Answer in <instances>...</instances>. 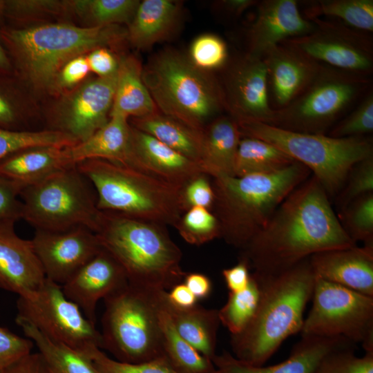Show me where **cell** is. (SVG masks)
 <instances>
[{
    "mask_svg": "<svg viewBox=\"0 0 373 373\" xmlns=\"http://www.w3.org/2000/svg\"><path fill=\"white\" fill-rule=\"evenodd\" d=\"M373 131V92L370 89L356 107L336 123L327 135L337 138L363 137Z\"/></svg>",
    "mask_w": 373,
    "mask_h": 373,
    "instance_id": "7bdbcfd3",
    "label": "cell"
},
{
    "mask_svg": "<svg viewBox=\"0 0 373 373\" xmlns=\"http://www.w3.org/2000/svg\"><path fill=\"white\" fill-rule=\"evenodd\" d=\"M163 291L128 283L105 298L102 349L128 363L164 356L159 318Z\"/></svg>",
    "mask_w": 373,
    "mask_h": 373,
    "instance_id": "9c48e42d",
    "label": "cell"
},
{
    "mask_svg": "<svg viewBox=\"0 0 373 373\" xmlns=\"http://www.w3.org/2000/svg\"><path fill=\"white\" fill-rule=\"evenodd\" d=\"M296 0H263L256 4V18L247 32V55L262 59L283 42L300 37L315 28L305 18Z\"/></svg>",
    "mask_w": 373,
    "mask_h": 373,
    "instance_id": "ac0fdd59",
    "label": "cell"
},
{
    "mask_svg": "<svg viewBox=\"0 0 373 373\" xmlns=\"http://www.w3.org/2000/svg\"><path fill=\"white\" fill-rule=\"evenodd\" d=\"M128 283L122 266L102 247L61 288L65 296L75 303L84 315L95 325L98 302Z\"/></svg>",
    "mask_w": 373,
    "mask_h": 373,
    "instance_id": "44dd1931",
    "label": "cell"
},
{
    "mask_svg": "<svg viewBox=\"0 0 373 373\" xmlns=\"http://www.w3.org/2000/svg\"><path fill=\"white\" fill-rule=\"evenodd\" d=\"M131 149V124L128 119L111 116L108 122L87 140L67 148L70 162L104 160L127 165Z\"/></svg>",
    "mask_w": 373,
    "mask_h": 373,
    "instance_id": "4316f807",
    "label": "cell"
},
{
    "mask_svg": "<svg viewBox=\"0 0 373 373\" xmlns=\"http://www.w3.org/2000/svg\"><path fill=\"white\" fill-rule=\"evenodd\" d=\"M182 282L198 300L207 298L211 293V280L204 274L186 273Z\"/></svg>",
    "mask_w": 373,
    "mask_h": 373,
    "instance_id": "9f6ffc18",
    "label": "cell"
},
{
    "mask_svg": "<svg viewBox=\"0 0 373 373\" xmlns=\"http://www.w3.org/2000/svg\"><path fill=\"white\" fill-rule=\"evenodd\" d=\"M308 19L333 18L356 30L373 32L372 0H313L304 1Z\"/></svg>",
    "mask_w": 373,
    "mask_h": 373,
    "instance_id": "e575fe53",
    "label": "cell"
},
{
    "mask_svg": "<svg viewBox=\"0 0 373 373\" xmlns=\"http://www.w3.org/2000/svg\"><path fill=\"white\" fill-rule=\"evenodd\" d=\"M16 222H0V288L30 298L46 278L31 240L18 236Z\"/></svg>",
    "mask_w": 373,
    "mask_h": 373,
    "instance_id": "d6986e66",
    "label": "cell"
},
{
    "mask_svg": "<svg viewBox=\"0 0 373 373\" xmlns=\"http://www.w3.org/2000/svg\"><path fill=\"white\" fill-rule=\"evenodd\" d=\"M355 245L325 190L312 175L285 198L266 225L240 250V258L254 272L271 274L318 252Z\"/></svg>",
    "mask_w": 373,
    "mask_h": 373,
    "instance_id": "6da1fadb",
    "label": "cell"
},
{
    "mask_svg": "<svg viewBox=\"0 0 373 373\" xmlns=\"http://www.w3.org/2000/svg\"><path fill=\"white\" fill-rule=\"evenodd\" d=\"M127 166L182 189L192 179L204 173L198 162L131 125Z\"/></svg>",
    "mask_w": 373,
    "mask_h": 373,
    "instance_id": "7402d4cb",
    "label": "cell"
},
{
    "mask_svg": "<svg viewBox=\"0 0 373 373\" xmlns=\"http://www.w3.org/2000/svg\"><path fill=\"white\" fill-rule=\"evenodd\" d=\"M67 148L38 147L14 153L0 160V175L23 187L68 166L75 165Z\"/></svg>",
    "mask_w": 373,
    "mask_h": 373,
    "instance_id": "f546056e",
    "label": "cell"
},
{
    "mask_svg": "<svg viewBox=\"0 0 373 373\" xmlns=\"http://www.w3.org/2000/svg\"><path fill=\"white\" fill-rule=\"evenodd\" d=\"M249 270L247 262L240 258L236 265L222 270V275L229 292H239L247 287L251 274Z\"/></svg>",
    "mask_w": 373,
    "mask_h": 373,
    "instance_id": "f5cc1de1",
    "label": "cell"
},
{
    "mask_svg": "<svg viewBox=\"0 0 373 373\" xmlns=\"http://www.w3.org/2000/svg\"><path fill=\"white\" fill-rule=\"evenodd\" d=\"M6 12V1L0 0V22H1L5 17Z\"/></svg>",
    "mask_w": 373,
    "mask_h": 373,
    "instance_id": "94428289",
    "label": "cell"
},
{
    "mask_svg": "<svg viewBox=\"0 0 373 373\" xmlns=\"http://www.w3.org/2000/svg\"><path fill=\"white\" fill-rule=\"evenodd\" d=\"M254 274L260 288L256 312L242 332L231 336L230 343L236 358L261 366L286 338L301 332L316 276L309 258L276 273Z\"/></svg>",
    "mask_w": 373,
    "mask_h": 373,
    "instance_id": "7a4b0ae2",
    "label": "cell"
},
{
    "mask_svg": "<svg viewBox=\"0 0 373 373\" xmlns=\"http://www.w3.org/2000/svg\"><path fill=\"white\" fill-rule=\"evenodd\" d=\"M167 302L180 309H189L197 305V298L192 294L183 282L173 286L166 291Z\"/></svg>",
    "mask_w": 373,
    "mask_h": 373,
    "instance_id": "11a10c76",
    "label": "cell"
},
{
    "mask_svg": "<svg viewBox=\"0 0 373 373\" xmlns=\"http://www.w3.org/2000/svg\"><path fill=\"white\" fill-rule=\"evenodd\" d=\"M309 262L316 278L373 297V246L325 250Z\"/></svg>",
    "mask_w": 373,
    "mask_h": 373,
    "instance_id": "cb8c5ba5",
    "label": "cell"
},
{
    "mask_svg": "<svg viewBox=\"0 0 373 373\" xmlns=\"http://www.w3.org/2000/svg\"><path fill=\"white\" fill-rule=\"evenodd\" d=\"M76 166L93 186L100 211L173 227L186 211L182 189L139 169L99 159Z\"/></svg>",
    "mask_w": 373,
    "mask_h": 373,
    "instance_id": "8992f818",
    "label": "cell"
},
{
    "mask_svg": "<svg viewBox=\"0 0 373 373\" xmlns=\"http://www.w3.org/2000/svg\"><path fill=\"white\" fill-rule=\"evenodd\" d=\"M130 124L200 164L203 131L192 128L159 111L131 118Z\"/></svg>",
    "mask_w": 373,
    "mask_h": 373,
    "instance_id": "4dcf8cb0",
    "label": "cell"
},
{
    "mask_svg": "<svg viewBox=\"0 0 373 373\" xmlns=\"http://www.w3.org/2000/svg\"><path fill=\"white\" fill-rule=\"evenodd\" d=\"M355 343L343 337L302 335L286 360L270 366L252 365L224 351L213 358V373H313L325 355Z\"/></svg>",
    "mask_w": 373,
    "mask_h": 373,
    "instance_id": "603a6c76",
    "label": "cell"
},
{
    "mask_svg": "<svg viewBox=\"0 0 373 373\" xmlns=\"http://www.w3.org/2000/svg\"><path fill=\"white\" fill-rule=\"evenodd\" d=\"M142 79L157 109L199 131L225 111L220 81L173 49L154 55Z\"/></svg>",
    "mask_w": 373,
    "mask_h": 373,
    "instance_id": "52a82bcc",
    "label": "cell"
},
{
    "mask_svg": "<svg viewBox=\"0 0 373 373\" xmlns=\"http://www.w3.org/2000/svg\"><path fill=\"white\" fill-rule=\"evenodd\" d=\"M355 345L334 350L325 355L313 373H373V352L362 357L354 354Z\"/></svg>",
    "mask_w": 373,
    "mask_h": 373,
    "instance_id": "60d3db41",
    "label": "cell"
},
{
    "mask_svg": "<svg viewBox=\"0 0 373 373\" xmlns=\"http://www.w3.org/2000/svg\"><path fill=\"white\" fill-rule=\"evenodd\" d=\"M17 119L15 103L10 95L0 88V128L17 131L15 128Z\"/></svg>",
    "mask_w": 373,
    "mask_h": 373,
    "instance_id": "6f0895ef",
    "label": "cell"
},
{
    "mask_svg": "<svg viewBox=\"0 0 373 373\" xmlns=\"http://www.w3.org/2000/svg\"><path fill=\"white\" fill-rule=\"evenodd\" d=\"M16 318L30 323L50 339L89 355L102 350V336L95 325L64 294L61 286L46 278L30 298L19 297Z\"/></svg>",
    "mask_w": 373,
    "mask_h": 373,
    "instance_id": "4fadbf2b",
    "label": "cell"
},
{
    "mask_svg": "<svg viewBox=\"0 0 373 373\" xmlns=\"http://www.w3.org/2000/svg\"><path fill=\"white\" fill-rule=\"evenodd\" d=\"M293 159L273 144L251 137H242L234 164V175L265 174L284 169Z\"/></svg>",
    "mask_w": 373,
    "mask_h": 373,
    "instance_id": "836d02e7",
    "label": "cell"
},
{
    "mask_svg": "<svg viewBox=\"0 0 373 373\" xmlns=\"http://www.w3.org/2000/svg\"><path fill=\"white\" fill-rule=\"evenodd\" d=\"M88 63L85 55L72 59L60 70L56 88H65L75 86L83 80L90 72Z\"/></svg>",
    "mask_w": 373,
    "mask_h": 373,
    "instance_id": "f907efd6",
    "label": "cell"
},
{
    "mask_svg": "<svg viewBox=\"0 0 373 373\" xmlns=\"http://www.w3.org/2000/svg\"><path fill=\"white\" fill-rule=\"evenodd\" d=\"M219 80L225 111L237 122L256 121L269 124L274 110L269 99L267 74L262 59L247 53L228 60Z\"/></svg>",
    "mask_w": 373,
    "mask_h": 373,
    "instance_id": "9a60e30c",
    "label": "cell"
},
{
    "mask_svg": "<svg viewBox=\"0 0 373 373\" xmlns=\"http://www.w3.org/2000/svg\"><path fill=\"white\" fill-rule=\"evenodd\" d=\"M256 0H222L216 3L217 8L229 17H238L249 8L256 6Z\"/></svg>",
    "mask_w": 373,
    "mask_h": 373,
    "instance_id": "680465c9",
    "label": "cell"
},
{
    "mask_svg": "<svg viewBox=\"0 0 373 373\" xmlns=\"http://www.w3.org/2000/svg\"><path fill=\"white\" fill-rule=\"evenodd\" d=\"M11 67V61L0 40V74L8 73Z\"/></svg>",
    "mask_w": 373,
    "mask_h": 373,
    "instance_id": "91938a15",
    "label": "cell"
},
{
    "mask_svg": "<svg viewBox=\"0 0 373 373\" xmlns=\"http://www.w3.org/2000/svg\"><path fill=\"white\" fill-rule=\"evenodd\" d=\"M15 321L37 347L52 373H99L90 355L50 339L26 321Z\"/></svg>",
    "mask_w": 373,
    "mask_h": 373,
    "instance_id": "1f68e13d",
    "label": "cell"
},
{
    "mask_svg": "<svg viewBox=\"0 0 373 373\" xmlns=\"http://www.w3.org/2000/svg\"><path fill=\"white\" fill-rule=\"evenodd\" d=\"M69 10L68 1L9 0L6 1L5 17L21 20Z\"/></svg>",
    "mask_w": 373,
    "mask_h": 373,
    "instance_id": "bcb514c9",
    "label": "cell"
},
{
    "mask_svg": "<svg viewBox=\"0 0 373 373\" xmlns=\"http://www.w3.org/2000/svg\"><path fill=\"white\" fill-rule=\"evenodd\" d=\"M369 77L323 65L308 86L286 106L274 111L270 125L285 130L327 135L365 95Z\"/></svg>",
    "mask_w": 373,
    "mask_h": 373,
    "instance_id": "8fae6325",
    "label": "cell"
},
{
    "mask_svg": "<svg viewBox=\"0 0 373 373\" xmlns=\"http://www.w3.org/2000/svg\"><path fill=\"white\" fill-rule=\"evenodd\" d=\"M77 143L70 135L58 131H15L0 128V160L29 149L66 148Z\"/></svg>",
    "mask_w": 373,
    "mask_h": 373,
    "instance_id": "74e56055",
    "label": "cell"
},
{
    "mask_svg": "<svg viewBox=\"0 0 373 373\" xmlns=\"http://www.w3.org/2000/svg\"><path fill=\"white\" fill-rule=\"evenodd\" d=\"M186 242L200 246L220 238V225L209 209L194 207L187 209L175 226Z\"/></svg>",
    "mask_w": 373,
    "mask_h": 373,
    "instance_id": "ab89813d",
    "label": "cell"
},
{
    "mask_svg": "<svg viewBox=\"0 0 373 373\" xmlns=\"http://www.w3.org/2000/svg\"><path fill=\"white\" fill-rule=\"evenodd\" d=\"M260 295L259 282L254 273L244 290L231 293L225 304L218 309L222 324L234 336L242 332L249 324L256 312Z\"/></svg>",
    "mask_w": 373,
    "mask_h": 373,
    "instance_id": "8d00e7d4",
    "label": "cell"
},
{
    "mask_svg": "<svg viewBox=\"0 0 373 373\" xmlns=\"http://www.w3.org/2000/svg\"><path fill=\"white\" fill-rule=\"evenodd\" d=\"M95 234L130 284L168 291L183 281L182 253L165 225L101 211Z\"/></svg>",
    "mask_w": 373,
    "mask_h": 373,
    "instance_id": "5b68a950",
    "label": "cell"
},
{
    "mask_svg": "<svg viewBox=\"0 0 373 373\" xmlns=\"http://www.w3.org/2000/svg\"><path fill=\"white\" fill-rule=\"evenodd\" d=\"M302 335L343 337L373 352V297L316 277Z\"/></svg>",
    "mask_w": 373,
    "mask_h": 373,
    "instance_id": "7c38bea8",
    "label": "cell"
},
{
    "mask_svg": "<svg viewBox=\"0 0 373 373\" xmlns=\"http://www.w3.org/2000/svg\"><path fill=\"white\" fill-rule=\"evenodd\" d=\"M189 58L202 70L222 68L229 60L226 43L213 34L200 35L190 46Z\"/></svg>",
    "mask_w": 373,
    "mask_h": 373,
    "instance_id": "b9f144b4",
    "label": "cell"
},
{
    "mask_svg": "<svg viewBox=\"0 0 373 373\" xmlns=\"http://www.w3.org/2000/svg\"><path fill=\"white\" fill-rule=\"evenodd\" d=\"M312 175L295 162L283 170L212 178L216 217L224 242L240 251L262 230L285 198Z\"/></svg>",
    "mask_w": 373,
    "mask_h": 373,
    "instance_id": "277c9868",
    "label": "cell"
},
{
    "mask_svg": "<svg viewBox=\"0 0 373 373\" xmlns=\"http://www.w3.org/2000/svg\"><path fill=\"white\" fill-rule=\"evenodd\" d=\"M0 373H52L39 352L26 355Z\"/></svg>",
    "mask_w": 373,
    "mask_h": 373,
    "instance_id": "db71d44e",
    "label": "cell"
},
{
    "mask_svg": "<svg viewBox=\"0 0 373 373\" xmlns=\"http://www.w3.org/2000/svg\"><path fill=\"white\" fill-rule=\"evenodd\" d=\"M0 40L35 88L56 90L63 66L97 48L118 47L127 40L119 25L79 27L48 23L27 28H3Z\"/></svg>",
    "mask_w": 373,
    "mask_h": 373,
    "instance_id": "3957f363",
    "label": "cell"
},
{
    "mask_svg": "<svg viewBox=\"0 0 373 373\" xmlns=\"http://www.w3.org/2000/svg\"><path fill=\"white\" fill-rule=\"evenodd\" d=\"M139 0L68 1L70 10L90 23L92 26L126 23L128 25L137 9Z\"/></svg>",
    "mask_w": 373,
    "mask_h": 373,
    "instance_id": "d590c367",
    "label": "cell"
},
{
    "mask_svg": "<svg viewBox=\"0 0 373 373\" xmlns=\"http://www.w3.org/2000/svg\"><path fill=\"white\" fill-rule=\"evenodd\" d=\"M371 193H373V155L353 166L336 196V202L341 210L353 200Z\"/></svg>",
    "mask_w": 373,
    "mask_h": 373,
    "instance_id": "ee69618b",
    "label": "cell"
},
{
    "mask_svg": "<svg viewBox=\"0 0 373 373\" xmlns=\"http://www.w3.org/2000/svg\"><path fill=\"white\" fill-rule=\"evenodd\" d=\"M242 137L265 140L306 166L331 199L343 188L357 162L373 155L370 137L337 138L290 131L256 121L237 122Z\"/></svg>",
    "mask_w": 373,
    "mask_h": 373,
    "instance_id": "ba28073f",
    "label": "cell"
},
{
    "mask_svg": "<svg viewBox=\"0 0 373 373\" xmlns=\"http://www.w3.org/2000/svg\"><path fill=\"white\" fill-rule=\"evenodd\" d=\"M23 186L0 175V222L22 219L20 193Z\"/></svg>",
    "mask_w": 373,
    "mask_h": 373,
    "instance_id": "c3c4849f",
    "label": "cell"
},
{
    "mask_svg": "<svg viewBox=\"0 0 373 373\" xmlns=\"http://www.w3.org/2000/svg\"><path fill=\"white\" fill-rule=\"evenodd\" d=\"M31 241L46 278L60 286L102 249L95 233L81 226L63 231L35 230Z\"/></svg>",
    "mask_w": 373,
    "mask_h": 373,
    "instance_id": "2e32d148",
    "label": "cell"
},
{
    "mask_svg": "<svg viewBox=\"0 0 373 373\" xmlns=\"http://www.w3.org/2000/svg\"><path fill=\"white\" fill-rule=\"evenodd\" d=\"M162 294V303L179 335L203 356L213 360L216 354L217 334L220 321L218 309L198 305L180 309L170 305Z\"/></svg>",
    "mask_w": 373,
    "mask_h": 373,
    "instance_id": "f1b7e54d",
    "label": "cell"
},
{
    "mask_svg": "<svg viewBox=\"0 0 373 373\" xmlns=\"http://www.w3.org/2000/svg\"><path fill=\"white\" fill-rule=\"evenodd\" d=\"M159 313L164 356L177 373H213L211 360L203 356L175 330L162 303Z\"/></svg>",
    "mask_w": 373,
    "mask_h": 373,
    "instance_id": "d6a6232c",
    "label": "cell"
},
{
    "mask_svg": "<svg viewBox=\"0 0 373 373\" xmlns=\"http://www.w3.org/2000/svg\"><path fill=\"white\" fill-rule=\"evenodd\" d=\"M338 220L349 237L356 243L373 246V193L353 200L340 210Z\"/></svg>",
    "mask_w": 373,
    "mask_h": 373,
    "instance_id": "f35d334b",
    "label": "cell"
},
{
    "mask_svg": "<svg viewBox=\"0 0 373 373\" xmlns=\"http://www.w3.org/2000/svg\"><path fill=\"white\" fill-rule=\"evenodd\" d=\"M117 72L84 84L66 101L55 131L64 133L78 143L89 138L110 118Z\"/></svg>",
    "mask_w": 373,
    "mask_h": 373,
    "instance_id": "e0dca14e",
    "label": "cell"
},
{
    "mask_svg": "<svg viewBox=\"0 0 373 373\" xmlns=\"http://www.w3.org/2000/svg\"><path fill=\"white\" fill-rule=\"evenodd\" d=\"M200 164L211 178L234 175L236 156L242 134L236 120L220 115L203 130Z\"/></svg>",
    "mask_w": 373,
    "mask_h": 373,
    "instance_id": "484cf974",
    "label": "cell"
},
{
    "mask_svg": "<svg viewBox=\"0 0 373 373\" xmlns=\"http://www.w3.org/2000/svg\"><path fill=\"white\" fill-rule=\"evenodd\" d=\"M22 219L35 230L63 231L85 227L95 233L101 211L89 180L72 165L26 186Z\"/></svg>",
    "mask_w": 373,
    "mask_h": 373,
    "instance_id": "30bf717a",
    "label": "cell"
},
{
    "mask_svg": "<svg viewBox=\"0 0 373 373\" xmlns=\"http://www.w3.org/2000/svg\"><path fill=\"white\" fill-rule=\"evenodd\" d=\"M89 355L99 373H177L165 356L139 363H128L109 358L98 347Z\"/></svg>",
    "mask_w": 373,
    "mask_h": 373,
    "instance_id": "f6af8a7d",
    "label": "cell"
},
{
    "mask_svg": "<svg viewBox=\"0 0 373 373\" xmlns=\"http://www.w3.org/2000/svg\"><path fill=\"white\" fill-rule=\"evenodd\" d=\"M34 346L28 338L19 336L0 326V372L30 354Z\"/></svg>",
    "mask_w": 373,
    "mask_h": 373,
    "instance_id": "7dc6e473",
    "label": "cell"
},
{
    "mask_svg": "<svg viewBox=\"0 0 373 373\" xmlns=\"http://www.w3.org/2000/svg\"><path fill=\"white\" fill-rule=\"evenodd\" d=\"M208 175L201 173L192 179L182 189V199L187 209L200 207L211 210L214 192Z\"/></svg>",
    "mask_w": 373,
    "mask_h": 373,
    "instance_id": "681fc988",
    "label": "cell"
},
{
    "mask_svg": "<svg viewBox=\"0 0 373 373\" xmlns=\"http://www.w3.org/2000/svg\"><path fill=\"white\" fill-rule=\"evenodd\" d=\"M309 20L315 23L312 32L284 43L321 64L358 75L369 77L372 75L373 43L370 33L352 28L338 21Z\"/></svg>",
    "mask_w": 373,
    "mask_h": 373,
    "instance_id": "5bb4252c",
    "label": "cell"
},
{
    "mask_svg": "<svg viewBox=\"0 0 373 373\" xmlns=\"http://www.w3.org/2000/svg\"><path fill=\"white\" fill-rule=\"evenodd\" d=\"M86 59L90 70L98 77H108L118 70L119 58H116L113 52L107 48H99L90 52Z\"/></svg>",
    "mask_w": 373,
    "mask_h": 373,
    "instance_id": "816d5d0a",
    "label": "cell"
},
{
    "mask_svg": "<svg viewBox=\"0 0 373 373\" xmlns=\"http://www.w3.org/2000/svg\"><path fill=\"white\" fill-rule=\"evenodd\" d=\"M182 15V7L180 1H140L128 25L127 40L136 48L149 49L169 39L175 32Z\"/></svg>",
    "mask_w": 373,
    "mask_h": 373,
    "instance_id": "d4e9b609",
    "label": "cell"
},
{
    "mask_svg": "<svg viewBox=\"0 0 373 373\" xmlns=\"http://www.w3.org/2000/svg\"><path fill=\"white\" fill-rule=\"evenodd\" d=\"M262 59L267 69L269 102L274 111L296 98L323 66L284 42L267 52Z\"/></svg>",
    "mask_w": 373,
    "mask_h": 373,
    "instance_id": "ffe728a7",
    "label": "cell"
},
{
    "mask_svg": "<svg viewBox=\"0 0 373 373\" xmlns=\"http://www.w3.org/2000/svg\"><path fill=\"white\" fill-rule=\"evenodd\" d=\"M143 66L133 55L119 58L117 79L110 117L126 119L144 117L158 111L142 79Z\"/></svg>",
    "mask_w": 373,
    "mask_h": 373,
    "instance_id": "83f0119b",
    "label": "cell"
}]
</instances>
